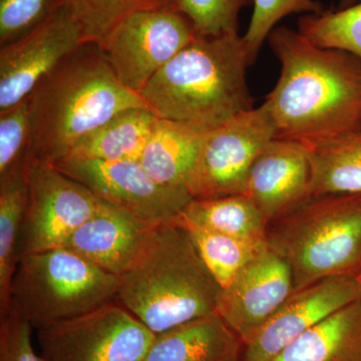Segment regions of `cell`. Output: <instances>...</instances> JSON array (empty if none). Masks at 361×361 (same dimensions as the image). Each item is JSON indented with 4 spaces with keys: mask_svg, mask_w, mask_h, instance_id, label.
I'll return each instance as SVG.
<instances>
[{
    "mask_svg": "<svg viewBox=\"0 0 361 361\" xmlns=\"http://www.w3.org/2000/svg\"><path fill=\"white\" fill-rule=\"evenodd\" d=\"M33 330L13 308L0 316V361H44L33 348Z\"/></svg>",
    "mask_w": 361,
    "mask_h": 361,
    "instance_id": "cell-31",
    "label": "cell"
},
{
    "mask_svg": "<svg viewBox=\"0 0 361 361\" xmlns=\"http://www.w3.org/2000/svg\"><path fill=\"white\" fill-rule=\"evenodd\" d=\"M361 275V274H360Z\"/></svg>",
    "mask_w": 361,
    "mask_h": 361,
    "instance_id": "cell-34",
    "label": "cell"
},
{
    "mask_svg": "<svg viewBox=\"0 0 361 361\" xmlns=\"http://www.w3.org/2000/svg\"><path fill=\"white\" fill-rule=\"evenodd\" d=\"M310 152L313 197L361 194V128Z\"/></svg>",
    "mask_w": 361,
    "mask_h": 361,
    "instance_id": "cell-23",
    "label": "cell"
},
{
    "mask_svg": "<svg viewBox=\"0 0 361 361\" xmlns=\"http://www.w3.org/2000/svg\"><path fill=\"white\" fill-rule=\"evenodd\" d=\"M361 299V275L331 277L294 291L250 341L241 361H272L329 315Z\"/></svg>",
    "mask_w": 361,
    "mask_h": 361,
    "instance_id": "cell-14",
    "label": "cell"
},
{
    "mask_svg": "<svg viewBox=\"0 0 361 361\" xmlns=\"http://www.w3.org/2000/svg\"><path fill=\"white\" fill-rule=\"evenodd\" d=\"M272 361H361V299L311 327Z\"/></svg>",
    "mask_w": 361,
    "mask_h": 361,
    "instance_id": "cell-18",
    "label": "cell"
},
{
    "mask_svg": "<svg viewBox=\"0 0 361 361\" xmlns=\"http://www.w3.org/2000/svg\"><path fill=\"white\" fill-rule=\"evenodd\" d=\"M118 277L66 248L21 256L11 308L37 331L116 301Z\"/></svg>",
    "mask_w": 361,
    "mask_h": 361,
    "instance_id": "cell-6",
    "label": "cell"
},
{
    "mask_svg": "<svg viewBox=\"0 0 361 361\" xmlns=\"http://www.w3.org/2000/svg\"><path fill=\"white\" fill-rule=\"evenodd\" d=\"M63 6V0H0V47L32 32Z\"/></svg>",
    "mask_w": 361,
    "mask_h": 361,
    "instance_id": "cell-30",
    "label": "cell"
},
{
    "mask_svg": "<svg viewBox=\"0 0 361 361\" xmlns=\"http://www.w3.org/2000/svg\"><path fill=\"white\" fill-rule=\"evenodd\" d=\"M139 361H144V360H139Z\"/></svg>",
    "mask_w": 361,
    "mask_h": 361,
    "instance_id": "cell-33",
    "label": "cell"
},
{
    "mask_svg": "<svg viewBox=\"0 0 361 361\" xmlns=\"http://www.w3.org/2000/svg\"><path fill=\"white\" fill-rule=\"evenodd\" d=\"M222 287L188 233L154 228L137 260L118 276L116 301L154 334L217 313Z\"/></svg>",
    "mask_w": 361,
    "mask_h": 361,
    "instance_id": "cell-4",
    "label": "cell"
},
{
    "mask_svg": "<svg viewBox=\"0 0 361 361\" xmlns=\"http://www.w3.org/2000/svg\"><path fill=\"white\" fill-rule=\"evenodd\" d=\"M254 0H179L178 7L192 20L197 35L239 33V16Z\"/></svg>",
    "mask_w": 361,
    "mask_h": 361,
    "instance_id": "cell-29",
    "label": "cell"
},
{
    "mask_svg": "<svg viewBox=\"0 0 361 361\" xmlns=\"http://www.w3.org/2000/svg\"><path fill=\"white\" fill-rule=\"evenodd\" d=\"M151 230L104 203L71 235L63 248L118 277L139 257Z\"/></svg>",
    "mask_w": 361,
    "mask_h": 361,
    "instance_id": "cell-16",
    "label": "cell"
},
{
    "mask_svg": "<svg viewBox=\"0 0 361 361\" xmlns=\"http://www.w3.org/2000/svg\"><path fill=\"white\" fill-rule=\"evenodd\" d=\"M293 292L290 267L267 245L222 288L217 313L246 344Z\"/></svg>",
    "mask_w": 361,
    "mask_h": 361,
    "instance_id": "cell-13",
    "label": "cell"
},
{
    "mask_svg": "<svg viewBox=\"0 0 361 361\" xmlns=\"http://www.w3.org/2000/svg\"><path fill=\"white\" fill-rule=\"evenodd\" d=\"M157 120L148 108L123 111L84 137L65 160L139 161Z\"/></svg>",
    "mask_w": 361,
    "mask_h": 361,
    "instance_id": "cell-20",
    "label": "cell"
},
{
    "mask_svg": "<svg viewBox=\"0 0 361 361\" xmlns=\"http://www.w3.org/2000/svg\"><path fill=\"white\" fill-rule=\"evenodd\" d=\"M267 245L286 261L294 291L361 274V194L313 197L268 228Z\"/></svg>",
    "mask_w": 361,
    "mask_h": 361,
    "instance_id": "cell-5",
    "label": "cell"
},
{
    "mask_svg": "<svg viewBox=\"0 0 361 361\" xmlns=\"http://www.w3.org/2000/svg\"><path fill=\"white\" fill-rule=\"evenodd\" d=\"M28 198L20 256L63 248L104 202L51 164L33 160L27 170Z\"/></svg>",
    "mask_w": 361,
    "mask_h": 361,
    "instance_id": "cell-11",
    "label": "cell"
},
{
    "mask_svg": "<svg viewBox=\"0 0 361 361\" xmlns=\"http://www.w3.org/2000/svg\"><path fill=\"white\" fill-rule=\"evenodd\" d=\"M44 361L144 360L155 334L113 301L37 330Z\"/></svg>",
    "mask_w": 361,
    "mask_h": 361,
    "instance_id": "cell-8",
    "label": "cell"
},
{
    "mask_svg": "<svg viewBox=\"0 0 361 361\" xmlns=\"http://www.w3.org/2000/svg\"><path fill=\"white\" fill-rule=\"evenodd\" d=\"M196 37L193 23L176 4L130 14L99 47L118 80L140 94Z\"/></svg>",
    "mask_w": 361,
    "mask_h": 361,
    "instance_id": "cell-7",
    "label": "cell"
},
{
    "mask_svg": "<svg viewBox=\"0 0 361 361\" xmlns=\"http://www.w3.org/2000/svg\"><path fill=\"white\" fill-rule=\"evenodd\" d=\"M248 30L243 35L251 61H255L261 47L278 23L292 14H312L324 11L316 0H254Z\"/></svg>",
    "mask_w": 361,
    "mask_h": 361,
    "instance_id": "cell-28",
    "label": "cell"
},
{
    "mask_svg": "<svg viewBox=\"0 0 361 361\" xmlns=\"http://www.w3.org/2000/svg\"><path fill=\"white\" fill-rule=\"evenodd\" d=\"M243 194L269 225L300 208L313 198L310 149L272 140L251 166Z\"/></svg>",
    "mask_w": 361,
    "mask_h": 361,
    "instance_id": "cell-15",
    "label": "cell"
},
{
    "mask_svg": "<svg viewBox=\"0 0 361 361\" xmlns=\"http://www.w3.org/2000/svg\"><path fill=\"white\" fill-rule=\"evenodd\" d=\"M179 0H63L82 28L85 44L99 45L130 14L176 6Z\"/></svg>",
    "mask_w": 361,
    "mask_h": 361,
    "instance_id": "cell-25",
    "label": "cell"
},
{
    "mask_svg": "<svg viewBox=\"0 0 361 361\" xmlns=\"http://www.w3.org/2000/svg\"><path fill=\"white\" fill-rule=\"evenodd\" d=\"M33 161L28 99L0 111V176L25 170Z\"/></svg>",
    "mask_w": 361,
    "mask_h": 361,
    "instance_id": "cell-27",
    "label": "cell"
},
{
    "mask_svg": "<svg viewBox=\"0 0 361 361\" xmlns=\"http://www.w3.org/2000/svg\"><path fill=\"white\" fill-rule=\"evenodd\" d=\"M252 63L239 33L197 35L140 96L158 118L206 132L254 108L246 77Z\"/></svg>",
    "mask_w": 361,
    "mask_h": 361,
    "instance_id": "cell-3",
    "label": "cell"
},
{
    "mask_svg": "<svg viewBox=\"0 0 361 361\" xmlns=\"http://www.w3.org/2000/svg\"><path fill=\"white\" fill-rule=\"evenodd\" d=\"M33 160H65L84 137L113 116L148 108L116 78L94 44H82L40 80L27 97ZM149 109V108H148Z\"/></svg>",
    "mask_w": 361,
    "mask_h": 361,
    "instance_id": "cell-2",
    "label": "cell"
},
{
    "mask_svg": "<svg viewBox=\"0 0 361 361\" xmlns=\"http://www.w3.org/2000/svg\"><path fill=\"white\" fill-rule=\"evenodd\" d=\"M204 133L185 123L158 118L139 161L160 184L187 189Z\"/></svg>",
    "mask_w": 361,
    "mask_h": 361,
    "instance_id": "cell-19",
    "label": "cell"
},
{
    "mask_svg": "<svg viewBox=\"0 0 361 361\" xmlns=\"http://www.w3.org/2000/svg\"><path fill=\"white\" fill-rule=\"evenodd\" d=\"M85 44L82 28L63 6L32 32L0 47V111L27 99L42 78Z\"/></svg>",
    "mask_w": 361,
    "mask_h": 361,
    "instance_id": "cell-12",
    "label": "cell"
},
{
    "mask_svg": "<svg viewBox=\"0 0 361 361\" xmlns=\"http://www.w3.org/2000/svg\"><path fill=\"white\" fill-rule=\"evenodd\" d=\"M275 135L264 104L206 130L188 191L193 199L243 194L251 166Z\"/></svg>",
    "mask_w": 361,
    "mask_h": 361,
    "instance_id": "cell-9",
    "label": "cell"
},
{
    "mask_svg": "<svg viewBox=\"0 0 361 361\" xmlns=\"http://www.w3.org/2000/svg\"><path fill=\"white\" fill-rule=\"evenodd\" d=\"M244 343L212 313L156 334L144 361H241Z\"/></svg>",
    "mask_w": 361,
    "mask_h": 361,
    "instance_id": "cell-17",
    "label": "cell"
},
{
    "mask_svg": "<svg viewBox=\"0 0 361 361\" xmlns=\"http://www.w3.org/2000/svg\"><path fill=\"white\" fill-rule=\"evenodd\" d=\"M27 170L0 176V316L11 310V283L20 262L28 198Z\"/></svg>",
    "mask_w": 361,
    "mask_h": 361,
    "instance_id": "cell-21",
    "label": "cell"
},
{
    "mask_svg": "<svg viewBox=\"0 0 361 361\" xmlns=\"http://www.w3.org/2000/svg\"><path fill=\"white\" fill-rule=\"evenodd\" d=\"M361 0H339L338 6L336 9L346 8V7L355 6L356 4H360Z\"/></svg>",
    "mask_w": 361,
    "mask_h": 361,
    "instance_id": "cell-32",
    "label": "cell"
},
{
    "mask_svg": "<svg viewBox=\"0 0 361 361\" xmlns=\"http://www.w3.org/2000/svg\"><path fill=\"white\" fill-rule=\"evenodd\" d=\"M297 30L318 47L348 52L361 61V2L305 14L299 18Z\"/></svg>",
    "mask_w": 361,
    "mask_h": 361,
    "instance_id": "cell-26",
    "label": "cell"
},
{
    "mask_svg": "<svg viewBox=\"0 0 361 361\" xmlns=\"http://www.w3.org/2000/svg\"><path fill=\"white\" fill-rule=\"evenodd\" d=\"M180 216L193 224L222 234L267 242L269 223L255 203L244 194L193 199Z\"/></svg>",
    "mask_w": 361,
    "mask_h": 361,
    "instance_id": "cell-22",
    "label": "cell"
},
{
    "mask_svg": "<svg viewBox=\"0 0 361 361\" xmlns=\"http://www.w3.org/2000/svg\"><path fill=\"white\" fill-rule=\"evenodd\" d=\"M174 224L188 233L202 260L222 288H225L237 273L267 246V242L236 238L207 229L185 220L182 216Z\"/></svg>",
    "mask_w": 361,
    "mask_h": 361,
    "instance_id": "cell-24",
    "label": "cell"
},
{
    "mask_svg": "<svg viewBox=\"0 0 361 361\" xmlns=\"http://www.w3.org/2000/svg\"><path fill=\"white\" fill-rule=\"evenodd\" d=\"M54 166L149 229L174 224L193 200L186 188L157 182L139 161L65 160Z\"/></svg>",
    "mask_w": 361,
    "mask_h": 361,
    "instance_id": "cell-10",
    "label": "cell"
},
{
    "mask_svg": "<svg viewBox=\"0 0 361 361\" xmlns=\"http://www.w3.org/2000/svg\"><path fill=\"white\" fill-rule=\"evenodd\" d=\"M268 42L281 65L264 104L275 139L319 148L361 128V61L276 26Z\"/></svg>",
    "mask_w": 361,
    "mask_h": 361,
    "instance_id": "cell-1",
    "label": "cell"
}]
</instances>
